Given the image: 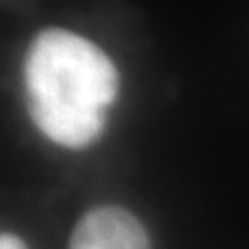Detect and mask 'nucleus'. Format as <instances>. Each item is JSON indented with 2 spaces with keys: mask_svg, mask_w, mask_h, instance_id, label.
Returning <instances> with one entry per match:
<instances>
[{
  "mask_svg": "<svg viewBox=\"0 0 249 249\" xmlns=\"http://www.w3.org/2000/svg\"><path fill=\"white\" fill-rule=\"evenodd\" d=\"M119 71L93 42L69 29H44L23 60L25 106L50 142L81 150L106 127L119 93Z\"/></svg>",
  "mask_w": 249,
  "mask_h": 249,
  "instance_id": "1",
  "label": "nucleus"
},
{
  "mask_svg": "<svg viewBox=\"0 0 249 249\" xmlns=\"http://www.w3.org/2000/svg\"><path fill=\"white\" fill-rule=\"evenodd\" d=\"M69 249H152L147 231L121 206L88 210L71 232Z\"/></svg>",
  "mask_w": 249,
  "mask_h": 249,
  "instance_id": "2",
  "label": "nucleus"
},
{
  "mask_svg": "<svg viewBox=\"0 0 249 249\" xmlns=\"http://www.w3.org/2000/svg\"><path fill=\"white\" fill-rule=\"evenodd\" d=\"M0 249H27V245L21 237L13 235V232H2V237H0Z\"/></svg>",
  "mask_w": 249,
  "mask_h": 249,
  "instance_id": "3",
  "label": "nucleus"
}]
</instances>
